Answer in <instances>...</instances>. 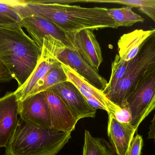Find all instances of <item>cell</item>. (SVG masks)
<instances>
[{
	"mask_svg": "<svg viewBox=\"0 0 155 155\" xmlns=\"http://www.w3.org/2000/svg\"><path fill=\"white\" fill-rule=\"evenodd\" d=\"M21 25L26 29L40 52L44 42L53 44L63 45L67 48L75 50L66 34L47 19L39 16H30L22 19Z\"/></svg>",
	"mask_w": 155,
	"mask_h": 155,
	"instance_id": "cell-7",
	"label": "cell"
},
{
	"mask_svg": "<svg viewBox=\"0 0 155 155\" xmlns=\"http://www.w3.org/2000/svg\"><path fill=\"white\" fill-rule=\"evenodd\" d=\"M127 69L123 78L107 97L111 102L123 108L135 84L147 71L155 67V28L141 44L134 58L126 62Z\"/></svg>",
	"mask_w": 155,
	"mask_h": 155,
	"instance_id": "cell-4",
	"label": "cell"
},
{
	"mask_svg": "<svg viewBox=\"0 0 155 155\" xmlns=\"http://www.w3.org/2000/svg\"><path fill=\"white\" fill-rule=\"evenodd\" d=\"M123 108L131 113L130 124L136 131L155 109V67L147 72L133 86Z\"/></svg>",
	"mask_w": 155,
	"mask_h": 155,
	"instance_id": "cell-5",
	"label": "cell"
},
{
	"mask_svg": "<svg viewBox=\"0 0 155 155\" xmlns=\"http://www.w3.org/2000/svg\"><path fill=\"white\" fill-rule=\"evenodd\" d=\"M42 93L49 108L52 129L63 133H71L74 131L78 121L61 99L51 91H45Z\"/></svg>",
	"mask_w": 155,
	"mask_h": 155,
	"instance_id": "cell-11",
	"label": "cell"
},
{
	"mask_svg": "<svg viewBox=\"0 0 155 155\" xmlns=\"http://www.w3.org/2000/svg\"><path fill=\"white\" fill-rule=\"evenodd\" d=\"M68 81L61 63L57 60L42 79L37 84L30 96L47 91L59 84ZM29 96V97H30Z\"/></svg>",
	"mask_w": 155,
	"mask_h": 155,
	"instance_id": "cell-17",
	"label": "cell"
},
{
	"mask_svg": "<svg viewBox=\"0 0 155 155\" xmlns=\"http://www.w3.org/2000/svg\"><path fill=\"white\" fill-rule=\"evenodd\" d=\"M136 131L130 123L119 122L108 114L107 135L112 147L117 155H127Z\"/></svg>",
	"mask_w": 155,
	"mask_h": 155,
	"instance_id": "cell-15",
	"label": "cell"
},
{
	"mask_svg": "<svg viewBox=\"0 0 155 155\" xmlns=\"http://www.w3.org/2000/svg\"><path fill=\"white\" fill-rule=\"evenodd\" d=\"M107 12L118 27H131L137 23H143L145 21L143 17L136 13L128 6L109 8Z\"/></svg>",
	"mask_w": 155,
	"mask_h": 155,
	"instance_id": "cell-19",
	"label": "cell"
},
{
	"mask_svg": "<svg viewBox=\"0 0 155 155\" xmlns=\"http://www.w3.org/2000/svg\"><path fill=\"white\" fill-rule=\"evenodd\" d=\"M47 91L58 95L78 121L83 118L95 117L97 110L89 104L80 91L71 82H64Z\"/></svg>",
	"mask_w": 155,
	"mask_h": 155,
	"instance_id": "cell-8",
	"label": "cell"
},
{
	"mask_svg": "<svg viewBox=\"0 0 155 155\" xmlns=\"http://www.w3.org/2000/svg\"><path fill=\"white\" fill-rule=\"evenodd\" d=\"M151 30H135L124 34L118 40V55L126 62H128L135 57L138 52L140 46L148 37Z\"/></svg>",
	"mask_w": 155,
	"mask_h": 155,
	"instance_id": "cell-16",
	"label": "cell"
},
{
	"mask_svg": "<svg viewBox=\"0 0 155 155\" xmlns=\"http://www.w3.org/2000/svg\"><path fill=\"white\" fill-rule=\"evenodd\" d=\"M151 125L149 127L148 133V139L155 140V113L153 118L151 122Z\"/></svg>",
	"mask_w": 155,
	"mask_h": 155,
	"instance_id": "cell-25",
	"label": "cell"
},
{
	"mask_svg": "<svg viewBox=\"0 0 155 155\" xmlns=\"http://www.w3.org/2000/svg\"><path fill=\"white\" fill-rule=\"evenodd\" d=\"M12 79L8 69L0 62V83H7Z\"/></svg>",
	"mask_w": 155,
	"mask_h": 155,
	"instance_id": "cell-24",
	"label": "cell"
},
{
	"mask_svg": "<svg viewBox=\"0 0 155 155\" xmlns=\"http://www.w3.org/2000/svg\"><path fill=\"white\" fill-rule=\"evenodd\" d=\"M113 147L103 138L92 136L85 130L83 155H116Z\"/></svg>",
	"mask_w": 155,
	"mask_h": 155,
	"instance_id": "cell-18",
	"label": "cell"
},
{
	"mask_svg": "<svg viewBox=\"0 0 155 155\" xmlns=\"http://www.w3.org/2000/svg\"><path fill=\"white\" fill-rule=\"evenodd\" d=\"M40 56L39 47L21 26L0 27V62L16 80L18 87L30 77Z\"/></svg>",
	"mask_w": 155,
	"mask_h": 155,
	"instance_id": "cell-2",
	"label": "cell"
},
{
	"mask_svg": "<svg viewBox=\"0 0 155 155\" xmlns=\"http://www.w3.org/2000/svg\"><path fill=\"white\" fill-rule=\"evenodd\" d=\"M127 67L125 61L117 54L112 63V72L109 82L103 93L106 96L111 92L125 73Z\"/></svg>",
	"mask_w": 155,
	"mask_h": 155,
	"instance_id": "cell-22",
	"label": "cell"
},
{
	"mask_svg": "<svg viewBox=\"0 0 155 155\" xmlns=\"http://www.w3.org/2000/svg\"><path fill=\"white\" fill-rule=\"evenodd\" d=\"M61 65L68 81L75 86L85 98L90 96L94 97L104 107L108 114L113 115L114 117L121 111L122 108L111 102L102 90L89 83L69 66L62 64Z\"/></svg>",
	"mask_w": 155,
	"mask_h": 155,
	"instance_id": "cell-14",
	"label": "cell"
},
{
	"mask_svg": "<svg viewBox=\"0 0 155 155\" xmlns=\"http://www.w3.org/2000/svg\"><path fill=\"white\" fill-rule=\"evenodd\" d=\"M100 3L124 5L133 8H138L141 12L150 17L155 22V0H98Z\"/></svg>",
	"mask_w": 155,
	"mask_h": 155,
	"instance_id": "cell-21",
	"label": "cell"
},
{
	"mask_svg": "<svg viewBox=\"0 0 155 155\" xmlns=\"http://www.w3.org/2000/svg\"><path fill=\"white\" fill-rule=\"evenodd\" d=\"M71 133L31 125L19 118L5 155H56L71 138Z\"/></svg>",
	"mask_w": 155,
	"mask_h": 155,
	"instance_id": "cell-3",
	"label": "cell"
},
{
	"mask_svg": "<svg viewBox=\"0 0 155 155\" xmlns=\"http://www.w3.org/2000/svg\"><path fill=\"white\" fill-rule=\"evenodd\" d=\"M43 45L60 62L69 66L89 83L102 91L106 88L108 82L99 74L98 71L87 63L76 50L45 42Z\"/></svg>",
	"mask_w": 155,
	"mask_h": 155,
	"instance_id": "cell-6",
	"label": "cell"
},
{
	"mask_svg": "<svg viewBox=\"0 0 155 155\" xmlns=\"http://www.w3.org/2000/svg\"><path fill=\"white\" fill-rule=\"evenodd\" d=\"M143 137L139 135L134 136L129 147L127 155H141L143 146Z\"/></svg>",
	"mask_w": 155,
	"mask_h": 155,
	"instance_id": "cell-23",
	"label": "cell"
},
{
	"mask_svg": "<svg viewBox=\"0 0 155 155\" xmlns=\"http://www.w3.org/2000/svg\"><path fill=\"white\" fill-rule=\"evenodd\" d=\"M12 8L22 20L31 16L42 17L65 33L119 27L105 7L87 8L56 3L55 1H15Z\"/></svg>",
	"mask_w": 155,
	"mask_h": 155,
	"instance_id": "cell-1",
	"label": "cell"
},
{
	"mask_svg": "<svg viewBox=\"0 0 155 155\" xmlns=\"http://www.w3.org/2000/svg\"><path fill=\"white\" fill-rule=\"evenodd\" d=\"M14 2L15 1L0 0V27L21 26L22 19L12 8Z\"/></svg>",
	"mask_w": 155,
	"mask_h": 155,
	"instance_id": "cell-20",
	"label": "cell"
},
{
	"mask_svg": "<svg viewBox=\"0 0 155 155\" xmlns=\"http://www.w3.org/2000/svg\"><path fill=\"white\" fill-rule=\"evenodd\" d=\"M20 118L36 127L52 129L49 108L42 93L18 102Z\"/></svg>",
	"mask_w": 155,
	"mask_h": 155,
	"instance_id": "cell-9",
	"label": "cell"
},
{
	"mask_svg": "<svg viewBox=\"0 0 155 155\" xmlns=\"http://www.w3.org/2000/svg\"><path fill=\"white\" fill-rule=\"evenodd\" d=\"M57 61L54 55L43 45L35 69L24 84L14 92L18 102L23 101L30 96L37 84Z\"/></svg>",
	"mask_w": 155,
	"mask_h": 155,
	"instance_id": "cell-13",
	"label": "cell"
},
{
	"mask_svg": "<svg viewBox=\"0 0 155 155\" xmlns=\"http://www.w3.org/2000/svg\"><path fill=\"white\" fill-rule=\"evenodd\" d=\"M18 102L14 92L0 97V147H6L18 120Z\"/></svg>",
	"mask_w": 155,
	"mask_h": 155,
	"instance_id": "cell-12",
	"label": "cell"
},
{
	"mask_svg": "<svg viewBox=\"0 0 155 155\" xmlns=\"http://www.w3.org/2000/svg\"><path fill=\"white\" fill-rule=\"evenodd\" d=\"M65 34L83 59L98 71L103 57L100 45L93 31L84 29L76 32Z\"/></svg>",
	"mask_w": 155,
	"mask_h": 155,
	"instance_id": "cell-10",
	"label": "cell"
}]
</instances>
